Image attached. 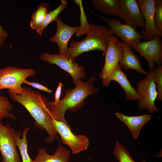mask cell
<instances>
[{
	"label": "cell",
	"mask_w": 162,
	"mask_h": 162,
	"mask_svg": "<svg viewBox=\"0 0 162 162\" xmlns=\"http://www.w3.org/2000/svg\"><path fill=\"white\" fill-rule=\"evenodd\" d=\"M95 80L93 76L86 82L79 80L75 87L65 90L64 97L57 103L49 101L42 95L43 102L52 119L69 124L64 117L66 111L68 109L77 111L84 105L87 97L98 92V89L93 85Z\"/></svg>",
	"instance_id": "1"
},
{
	"label": "cell",
	"mask_w": 162,
	"mask_h": 162,
	"mask_svg": "<svg viewBox=\"0 0 162 162\" xmlns=\"http://www.w3.org/2000/svg\"><path fill=\"white\" fill-rule=\"evenodd\" d=\"M42 95L28 87H23L20 94L10 93V98L24 106L34 119L35 125L40 129L45 130L48 134L46 141L52 143L58 133L52 122V119L46 110L42 99Z\"/></svg>",
	"instance_id": "2"
},
{
	"label": "cell",
	"mask_w": 162,
	"mask_h": 162,
	"mask_svg": "<svg viewBox=\"0 0 162 162\" xmlns=\"http://www.w3.org/2000/svg\"><path fill=\"white\" fill-rule=\"evenodd\" d=\"M83 40L73 41L64 55L68 59L76 63L75 58L82 53L91 51L100 50L105 54L109 39L112 34L109 28L104 25L91 23L89 31Z\"/></svg>",
	"instance_id": "3"
},
{
	"label": "cell",
	"mask_w": 162,
	"mask_h": 162,
	"mask_svg": "<svg viewBox=\"0 0 162 162\" xmlns=\"http://www.w3.org/2000/svg\"><path fill=\"white\" fill-rule=\"evenodd\" d=\"M36 74L32 68H25L12 66L0 68V90L8 89L9 93L19 94L22 92V84L27 77Z\"/></svg>",
	"instance_id": "4"
},
{
	"label": "cell",
	"mask_w": 162,
	"mask_h": 162,
	"mask_svg": "<svg viewBox=\"0 0 162 162\" xmlns=\"http://www.w3.org/2000/svg\"><path fill=\"white\" fill-rule=\"evenodd\" d=\"M123 50L122 42L116 36L112 34L108 40L104 64L99 75L104 86L107 87L109 85L111 73L116 66L119 64Z\"/></svg>",
	"instance_id": "5"
},
{
	"label": "cell",
	"mask_w": 162,
	"mask_h": 162,
	"mask_svg": "<svg viewBox=\"0 0 162 162\" xmlns=\"http://www.w3.org/2000/svg\"><path fill=\"white\" fill-rule=\"evenodd\" d=\"M136 84L139 107L146 108L150 113L158 112L159 110L154 104L157 92L156 85L153 79V71L147 72L146 78L139 81Z\"/></svg>",
	"instance_id": "6"
},
{
	"label": "cell",
	"mask_w": 162,
	"mask_h": 162,
	"mask_svg": "<svg viewBox=\"0 0 162 162\" xmlns=\"http://www.w3.org/2000/svg\"><path fill=\"white\" fill-rule=\"evenodd\" d=\"M15 131L8 124L0 122V152L2 162H21L17 152Z\"/></svg>",
	"instance_id": "7"
},
{
	"label": "cell",
	"mask_w": 162,
	"mask_h": 162,
	"mask_svg": "<svg viewBox=\"0 0 162 162\" xmlns=\"http://www.w3.org/2000/svg\"><path fill=\"white\" fill-rule=\"evenodd\" d=\"M55 128L61 137L62 142L67 145L73 154L87 149L89 144L88 138L82 134L76 135L72 131L69 124L52 120Z\"/></svg>",
	"instance_id": "8"
},
{
	"label": "cell",
	"mask_w": 162,
	"mask_h": 162,
	"mask_svg": "<svg viewBox=\"0 0 162 162\" xmlns=\"http://www.w3.org/2000/svg\"><path fill=\"white\" fill-rule=\"evenodd\" d=\"M140 56L147 61L150 70L153 71L157 65L162 63V40L161 36L157 35L147 41L140 42L132 47Z\"/></svg>",
	"instance_id": "9"
},
{
	"label": "cell",
	"mask_w": 162,
	"mask_h": 162,
	"mask_svg": "<svg viewBox=\"0 0 162 162\" xmlns=\"http://www.w3.org/2000/svg\"><path fill=\"white\" fill-rule=\"evenodd\" d=\"M101 19L107 24L112 33L116 34L123 42L131 47L140 42L143 38L136 28L128 25L123 23L121 21L115 18H109L99 15Z\"/></svg>",
	"instance_id": "10"
},
{
	"label": "cell",
	"mask_w": 162,
	"mask_h": 162,
	"mask_svg": "<svg viewBox=\"0 0 162 162\" xmlns=\"http://www.w3.org/2000/svg\"><path fill=\"white\" fill-rule=\"evenodd\" d=\"M40 58L50 64H56L67 72L72 77L75 84L79 80L86 77L83 66H79L64 55L44 52L40 55Z\"/></svg>",
	"instance_id": "11"
},
{
	"label": "cell",
	"mask_w": 162,
	"mask_h": 162,
	"mask_svg": "<svg viewBox=\"0 0 162 162\" xmlns=\"http://www.w3.org/2000/svg\"><path fill=\"white\" fill-rule=\"evenodd\" d=\"M120 9L119 16L124 23L135 28H145L146 25L136 0H119Z\"/></svg>",
	"instance_id": "12"
},
{
	"label": "cell",
	"mask_w": 162,
	"mask_h": 162,
	"mask_svg": "<svg viewBox=\"0 0 162 162\" xmlns=\"http://www.w3.org/2000/svg\"><path fill=\"white\" fill-rule=\"evenodd\" d=\"M141 15L145 22V29L139 32L146 41L151 40L157 35H161L155 26L154 15V0H137Z\"/></svg>",
	"instance_id": "13"
},
{
	"label": "cell",
	"mask_w": 162,
	"mask_h": 162,
	"mask_svg": "<svg viewBox=\"0 0 162 162\" xmlns=\"http://www.w3.org/2000/svg\"><path fill=\"white\" fill-rule=\"evenodd\" d=\"M55 21L56 32L55 35L50 38L49 40L58 45L59 49L58 53L64 55L68 50V44L70 38L77 32L80 26H71L65 24L62 22L59 16Z\"/></svg>",
	"instance_id": "14"
},
{
	"label": "cell",
	"mask_w": 162,
	"mask_h": 162,
	"mask_svg": "<svg viewBox=\"0 0 162 162\" xmlns=\"http://www.w3.org/2000/svg\"><path fill=\"white\" fill-rule=\"evenodd\" d=\"M70 151L64 148L60 142L55 151L54 154H48L45 148H39L33 162H69Z\"/></svg>",
	"instance_id": "15"
},
{
	"label": "cell",
	"mask_w": 162,
	"mask_h": 162,
	"mask_svg": "<svg viewBox=\"0 0 162 162\" xmlns=\"http://www.w3.org/2000/svg\"><path fill=\"white\" fill-rule=\"evenodd\" d=\"M122 43L123 50L119 63L121 68L126 70L132 69L141 74H146L147 72L142 67L138 56L134 54L128 45L123 42Z\"/></svg>",
	"instance_id": "16"
},
{
	"label": "cell",
	"mask_w": 162,
	"mask_h": 162,
	"mask_svg": "<svg viewBox=\"0 0 162 162\" xmlns=\"http://www.w3.org/2000/svg\"><path fill=\"white\" fill-rule=\"evenodd\" d=\"M116 116L124 122L131 131L133 138L137 139L142 127L151 118L150 114L129 116L121 112H116Z\"/></svg>",
	"instance_id": "17"
},
{
	"label": "cell",
	"mask_w": 162,
	"mask_h": 162,
	"mask_svg": "<svg viewBox=\"0 0 162 162\" xmlns=\"http://www.w3.org/2000/svg\"><path fill=\"white\" fill-rule=\"evenodd\" d=\"M110 80L119 83L124 90V95L127 100H138L139 96L136 91L133 87L127 77L121 69L119 64L113 70Z\"/></svg>",
	"instance_id": "18"
},
{
	"label": "cell",
	"mask_w": 162,
	"mask_h": 162,
	"mask_svg": "<svg viewBox=\"0 0 162 162\" xmlns=\"http://www.w3.org/2000/svg\"><path fill=\"white\" fill-rule=\"evenodd\" d=\"M95 9L106 15L119 16L120 4L119 0H92Z\"/></svg>",
	"instance_id": "19"
},
{
	"label": "cell",
	"mask_w": 162,
	"mask_h": 162,
	"mask_svg": "<svg viewBox=\"0 0 162 162\" xmlns=\"http://www.w3.org/2000/svg\"><path fill=\"white\" fill-rule=\"evenodd\" d=\"M30 128L28 127L23 129L22 138L21 132L16 131L15 133V137L17 147L18 148L22 157V162H33L28 154V143L26 135Z\"/></svg>",
	"instance_id": "20"
},
{
	"label": "cell",
	"mask_w": 162,
	"mask_h": 162,
	"mask_svg": "<svg viewBox=\"0 0 162 162\" xmlns=\"http://www.w3.org/2000/svg\"><path fill=\"white\" fill-rule=\"evenodd\" d=\"M47 4H41L33 13L30 22V28L37 33L40 29L45 16L48 12Z\"/></svg>",
	"instance_id": "21"
},
{
	"label": "cell",
	"mask_w": 162,
	"mask_h": 162,
	"mask_svg": "<svg viewBox=\"0 0 162 162\" xmlns=\"http://www.w3.org/2000/svg\"><path fill=\"white\" fill-rule=\"evenodd\" d=\"M67 2L66 0H62L59 5L54 10L48 12L42 22L41 27L37 32L41 36L44 29L48 25L53 21H55L59 14L67 7Z\"/></svg>",
	"instance_id": "22"
},
{
	"label": "cell",
	"mask_w": 162,
	"mask_h": 162,
	"mask_svg": "<svg viewBox=\"0 0 162 162\" xmlns=\"http://www.w3.org/2000/svg\"><path fill=\"white\" fill-rule=\"evenodd\" d=\"M113 154L119 162H136L129 152L118 141L116 142L113 150ZM146 159L142 162H146Z\"/></svg>",
	"instance_id": "23"
},
{
	"label": "cell",
	"mask_w": 162,
	"mask_h": 162,
	"mask_svg": "<svg viewBox=\"0 0 162 162\" xmlns=\"http://www.w3.org/2000/svg\"><path fill=\"white\" fill-rule=\"evenodd\" d=\"M74 2L78 5L80 10V19L81 24L80 26L79 29L76 34V36L80 37L82 35L86 34L87 33L90 27L91 23L87 22L82 1L75 0Z\"/></svg>",
	"instance_id": "24"
},
{
	"label": "cell",
	"mask_w": 162,
	"mask_h": 162,
	"mask_svg": "<svg viewBox=\"0 0 162 162\" xmlns=\"http://www.w3.org/2000/svg\"><path fill=\"white\" fill-rule=\"evenodd\" d=\"M13 106L7 97L0 95V122L4 118L16 120V117L10 112Z\"/></svg>",
	"instance_id": "25"
},
{
	"label": "cell",
	"mask_w": 162,
	"mask_h": 162,
	"mask_svg": "<svg viewBox=\"0 0 162 162\" xmlns=\"http://www.w3.org/2000/svg\"><path fill=\"white\" fill-rule=\"evenodd\" d=\"M153 79L154 83L157 84L158 101L162 100V66L158 65L153 71Z\"/></svg>",
	"instance_id": "26"
},
{
	"label": "cell",
	"mask_w": 162,
	"mask_h": 162,
	"mask_svg": "<svg viewBox=\"0 0 162 162\" xmlns=\"http://www.w3.org/2000/svg\"><path fill=\"white\" fill-rule=\"evenodd\" d=\"M154 1V24L157 30L162 35V0Z\"/></svg>",
	"instance_id": "27"
},
{
	"label": "cell",
	"mask_w": 162,
	"mask_h": 162,
	"mask_svg": "<svg viewBox=\"0 0 162 162\" xmlns=\"http://www.w3.org/2000/svg\"><path fill=\"white\" fill-rule=\"evenodd\" d=\"M23 83L30 85L34 88L39 90L51 93L52 91L47 87L37 82H31L25 80L23 81Z\"/></svg>",
	"instance_id": "28"
},
{
	"label": "cell",
	"mask_w": 162,
	"mask_h": 162,
	"mask_svg": "<svg viewBox=\"0 0 162 162\" xmlns=\"http://www.w3.org/2000/svg\"><path fill=\"white\" fill-rule=\"evenodd\" d=\"M8 35V33L0 24V47L3 45Z\"/></svg>",
	"instance_id": "29"
},
{
	"label": "cell",
	"mask_w": 162,
	"mask_h": 162,
	"mask_svg": "<svg viewBox=\"0 0 162 162\" xmlns=\"http://www.w3.org/2000/svg\"><path fill=\"white\" fill-rule=\"evenodd\" d=\"M63 84L59 82L58 86L56 90L55 95V100L54 101L55 103L58 102L60 100L62 88L63 86Z\"/></svg>",
	"instance_id": "30"
}]
</instances>
